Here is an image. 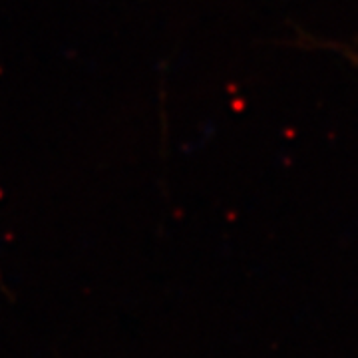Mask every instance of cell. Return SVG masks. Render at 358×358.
<instances>
[{
	"label": "cell",
	"instance_id": "cell-1",
	"mask_svg": "<svg viewBox=\"0 0 358 358\" xmlns=\"http://www.w3.org/2000/svg\"><path fill=\"white\" fill-rule=\"evenodd\" d=\"M343 52H345L348 60H352V62H357L358 64V48H346V50H343Z\"/></svg>",
	"mask_w": 358,
	"mask_h": 358
}]
</instances>
